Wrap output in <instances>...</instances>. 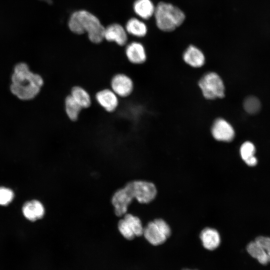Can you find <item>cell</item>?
<instances>
[{"label": "cell", "mask_w": 270, "mask_h": 270, "mask_svg": "<svg viewBox=\"0 0 270 270\" xmlns=\"http://www.w3.org/2000/svg\"><path fill=\"white\" fill-rule=\"evenodd\" d=\"M156 194V189L152 182L144 180L130 182L112 196L114 212L116 216H122L127 212L128 207L134 199L140 203L147 204L152 202Z\"/></svg>", "instance_id": "obj_1"}, {"label": "cell", "mask_w": 270, "mask_h": 270, "mask_svg": "<svg viewBox=\"0 0 270 270\" xmlns=\"http://www.w3.org/2000/svg\"><path fill=\"white\" fill-rule=\"evenodd\" d=\"M10 90L18 98L30 100L40 93L44 84L43 78L30 70L28 64L20 62L15 64L10 78Z\"/></svg>", "instance_id": "obj_2"}, {"label": "cell", "mask_w": 270, "mask_h": 270, "mask_svg": "<svg viewBox=\"0 0 270 270\" xmlns=\"http://www.w3.org/2000/svg\"><path fill=\"white\" fill-rule=\"evenodd\" d=\"M70 30L78 34L86 32L90 41L99 44L104 39L105 28L99 20L90 12L80 10L74 12L70 16L68 23Z\"/></svg>", "instance_id": "obj_3"}, {"label": "cell", "mask_w": 270, "mask_h": 270, "mask_svg": "<svg viewBox=\"0 0 270 270\" xmlns=\"http://www.w3.org/2000/svg\"><path fill=\"white\" fill-rule=\"evenodd\" d=\"M154 16L158 28L165 32L174 30L184 22L186 18L180 8L162 2L156 6Z\"/></svg>", "instance_id": "obj_4"}, {"label": "cell", "mask_w": 270, "mask_h": 270, "mask_svg": "<svg viewBox=\"0 0 270 270\" xmlns=\"http://www.w3.org/2000/svg\"><path fill=\"white\" fill-rule=\"evenodd\" d=\"M198 84L203 96L206 99L212 100L222 98L224 96V82L215 72L206 73L200 80Z\"/></svg>", "instance_id": "obj_5"}, {"label": "cell", "mask_w": 270, "mask_h": 270, "mask_svg": "<svg viewBox=\"0 0 270 270\" xmlns=\"http://www.w3.org/2000/svg\"><path fill=\"white\" fill-rule=\"evenodd\" d=\"M171 234L170 227L162 219L150 222L144 228L143 235L151 244L157 246L164 243Z\"/></svg>", "instance_id": "obj_6"}, {"label": "cell", "mask_w": 270, "mask_h": 270, "mask_svg": "<svg viewBox=\"0 0 270 270\" xmlns=\"http://www.w3.org/2000/svg\"><path fill=\"white\" fill-rule=\"evenodd\" d=\"M144 228L138 217L127 212L118 224V228L120 234L129 240L143 235Z\"/></svg>", "instance_id": "obj_7"}, {"label": "cell", "mask_w": 270, "mask_h": 270, "mask_svg": "<svg viewBox=\"0 0 270 270\" xmlns=\"http://www.w3.org/2000/svg\"><path fill=\"white\" fill-rule=\"evenodd\" d=\"M110 89L119 97L129 96L133 92L134 84L128 75L124 73L114 74L110 82Z\"/></svg>", "instance_id": "obj_8"}, {"label": "cell", "mask_w": 270, "mask_h": 270, "mask_svg": "<svg viewBox=\"0 0 270 270\" xmlns=\"http://www.w3.org/2000/svg\"><path fill=\"white\" fill-rule=\"evenodd\" d=\"M211 133L214 138L220 142L232 140L235 132L231 124L223 118L216 119L212 124Z\"/></svg>", "instance_id": "obj_9"}, {"label": "cell", "mask_w": 270, "mask_h": 270, "mask_svg": "<svg viewBox=\"0 0 270 270\" xmlns=\"http://www.w3.org/2000/svg\"><path fill=\"white\" fill-rule=\"evenodd\" d=\"M95 98L97 103L108 112H114L119 105V97L110 88H104L98 91Z\"/></svg>", "instance_id": "obj_10"}, {"label": "cell", "mask_w": 270, "mask_h": 270, "mask_svg": "<svg viewBox=\"0 0 270 270\" xmlns=\"http://www.w3.org/2000/svg\"><path fill=\"white\" fill-rule=\"evenodd\" d=\"M126 56L132 64H140L146 60V54L144 46L140 42H134L127 45Z\"/></svg>", "instance_id": "obj_11"}, {"label": "cell", "mask_w": 270, "mask_h": 270, "mask_svg": "<svg viewBox=\"0 0 270 270\" xmlns=\"http://www.w3.org/2000/svg\"><path fill=\"white\" fill-rule=\"evenodd\" d=\"M104 38L108 42H114L122 46L126 44L128 36L126 30L120 24H113L104 29Z\"/></svg>", "instance_id": "obj_12"}, {"label": "cell", "mask_w": 270, "mask_h": 270, "mask_svg": "<svg viewBox=\"0 0 270 270\" xmlns=\"http://www.w3.org/2000/svg\"><path fill=\"white\" fill-rule=\"evenodd\" d=\"M182 58L187 64L194 68L202 66L206 61L203 52L193 45H190L186 48L183 54Z\"/></svg>", "instance_id": "obj_13"}, {"label": "cell", "mask_w": 270, "mask_h": 270, "mask_svg": "<svg viewBox=\"0 0 270 270\" xmlns=\"http://www.w3.org/2000/svg\"><path fill=\"white\" fill-rule=\"evenodd\" d=\"M22 212L27 220L34 222L44 216L45 210L42 203L34 200L24 203L22 208Z\"/></svg>", "instance_id": "obj_14"}, {"label": "cell", "mask_w": 270, "mask_h": 270, "mask_svg": "<svg viewBox=\"0 0 270 270\" xmlns=\"http://www.w3.org/2000/svg\"><path fill=\"white\" fill-rule=\"evenodd\" d=\"M200 238L204 247L210 250H216L220 243L218 232L216 230L210 228H206L202 231Z\"/></svg>", "instance_id": "obj_15"}, {"label": "cell", "mask_w": 270, "mask_h": 270, "mask_svg": "<svg viewBox=\"0 0 270 270\" xmlns=\"http://www.w3.org/2000/svg\"><path fill=\"white\" fill-rule=\"evenodd\" d=\"M135 13L144 20L154 15L156 7L150 0H136L134 4Z\"/></svg>", "instance_id": "obj_16"}, {"label": "cell", "mask_w": 270, "mask_h": 270, "mask_svg": "<svg viewBox=\"0 0 270 270\" xmlns=\"http://www.w3.org/2000/svg\"><path fill=\"white\" fill-rule=\"evenodd\" d=\"M70 94L82 109L89 108L92 104V98L90 94L80 86H74Z\"/></svg>", "instance_id": "obj_17"}, {"label": "cell", "mask_w": 270, "mask_h": 270, "mask_svg": "<svg viewBox=\"0 0 270 270\" xmlns=\"http://www.w3.org/2000/svg\"><path fill=\"white\" fill-rule=\"evenodd\" d=\"M246 250L248 254L256 259L260 264L266 265L270 262L267 254L256 241L250 242L246 246Z\"/></svg>", "instance_id": "obj_18"}, {"label": "cell", "mask_w": 270, "mask_h": 270, "mask_svg": "<svg viewBox=\"0 0 270 270\" xmlns=\"http://www.w3.org/2000/svg\"><path fill=\"white\" fill-rule=\"evenodd\" d=\"M126 29L128 33L138 37L144 36L148 31L146 24L136 18H132L128 20Z\"/></svg>", "instance_id": "obj_19"}, {"label": "cell", "mask_w": 270, "mask_h": 270, "mask_svg": "<svg viewBox=\"0 0 270 270\" xmlns=\"http://www.w3.org/2000/svg\"><path fill=\"white\" fill-rule=\"evenodd\" d=\"M255 152V146L250 142H244L240 146V154L241 157L249 166H254L257 164V159L254 156Z\"/></svg>", "instance_id": "obj_20"}, {"label": "cell", "mask_w": 270, "mask_h": 270, "mask_svg": "<svg viewBox=\"0 0 270 270\" xmlns=\"http://www.w3.org/2000/svg\"><path fill=\"white\" fill-rule=\"evenodd\" d=\"M82 108L69 94L64 100V110L68 118L72 121H76Z\"/></svg>", "instance_id": "obj_21"}, {"label": "cell", "mask_w": 270, "mask_h": 270, "mask_svg": "<svg viewBox=\"0 0 270 270\" xmlns=\"http://www.w3.org/2000/svg\"><path fill=\"white\" fill-rule=\"evenodd\" d=\"M244 108L248 114H254L260 110V102L259 100L255 96H248L244 100Z\"/></svg>", "instance_id": "obj_22"}, {"label": "cell", "mask_w": 270, "mask_h": 270, "mask_svg": "<svg viewBox=\"0 0 270 270\" xmlns=\"http://www.w3.org/2000/svg\"><path fill=\"white\" fill-rule=\"evenodd\" d=\"M14 192L10 188L0 187V205L7 206L13 200Z\"/></svg>", "instance_id": "obj_23"}, {"label": "cell", "mask_w": 270, "mask_h": 270, "mask_svg": "<svg viewBox=\"0 0 270 270\" xmlns=\"http://www.w3.org/2000/svg\"><path fill=\"white\" fill-rule=\"evenodd\" d=\"M264 249L267 254L270 262V238L264 236H259L254 240Z\"/></svg>", "instance_id": "obj_24"}, {"label": "cell", "mask_w": 270, "mask_h": 270, "mask_svg": "<svg viewBox=\"0 0 270 270\" xmlns=\"http://www.w3.org/2000/svg\"><path fill=\"white\" fill-rule=\"evenodd\" d=\"M183 270H190V269H188V268H184Z\"/></svg>", "instance_id": "obj_25"}]
</instances>
